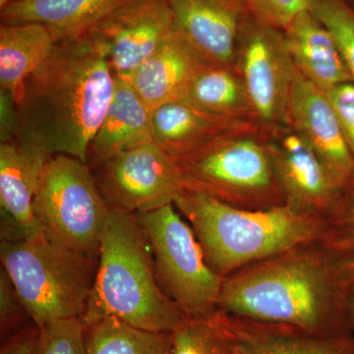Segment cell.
I'll return each instance as SVG.
<instances>
[{
  "label": "cell",
  "mask_w": 354,
  "mask_h": 354,
  "mask_svg": "<svg viewBox=\"0 0 354 354\" xmlns=\"http://www.w3.org/2000/svg\"><path fill=\"white\" fill-rule=\"evenodd\" d=\"M109 208L140 215L174 204L185 190L176 158L149 142L90 167Z\"/></svg>",
  "instance_id": "obj_9"
},
{
  "label": "cell",
  "mask_w": 354,
  "mask_h": 354,
  "mask_svg": "<svg viewBox=\"0 0 354 354\" xmlns=\"http://www.w3.org/2000/svg\"><path fill=\"white\" fill-rule=\"evenodd\" d=\"M30 318L27 310L21 301L17 291L7 272L0 270V325L1 335H12L23 327Z\"/></svg>",
  "instance_id": "obj_30"
},
{
  "label": "cell",
  "mask_w": 354,
  "mask_h": 354,
  "mask_svg": "<svg viewBox=\"0 0 354 354\" xmlns=\"http://www.w3.org/2000/svg\"><path fill=\"white\" fill-rule=\"evenodd\" d=\"M38 334L39 328L34 323L26 325L6 339L0 354H32Z\"/></svg>",
  "instance_id": "obj_33"
},
{
  "label": "cell",
  "mask_w": 354,
  "mask_h": 354,
  "mask_svg": "<svg viewBox=\"0 0 354 354\" xmlns=\"http://www.w3.org/2000/svg\"><path fill=\"white\" fill-rule=\"evenodd\" d=\"M32 208L41 232L51 241L99 261L109 206L86 162L66 155L50 158Z\"/></svg>",
  "instance_id": "obj_7"
},
{
  "label": "cell",
  "mask_w": 354,
  "mask_h": 354,
  "mask_svg": "<svg viewBox=\"0 0 354 354\" xmlns=\"http://www.w3.org/2000/svg\"><path fill=\"white\" fill-rule=\"evenodd\" d=\"M249 14L262 24L285 31L300 13L309 9V0H248Z\"/></svg>",
  "instance_id": "obj_29"
},
{
  "label": "cell",
  "mask_w": 354,
  "mask_h": 354,
  "mask_svg": "<svg viewBox=\"0 0 354 354\" xmlns=\"http://www.w3.org/2000/svg\"><path fill=\"white\" fill-rule=\"evenodd\" d=\"M127 0H12L0 7L3 24L38 23L55 43L87 36L104 17Z\"/></svg>",
  "instance_id": "obj_20"
},
{
  "label": "cell",
  "mask_w": 354,
  "mask_h": 354,
  "mask_svg": "<svg viewBox=\"0 0 354 354\" xmlns=\"http://www.w3.org/2000/svg\"><path fill=\"white\" fill-rule=\"evenodd\" d=\"M10 1H12V0H0V7L6 6V4Z\"/></svg>",
  "instance_id": "obj_35"
},
{
  "label": "cell",
  "mask_w": 354,
  "mask_h": 354,
  "mask_svg": "<svg viewBox=\"0 0 354 354\" xmlns=\"http://www.w3.org/2000/svg\"><path fill=\"white\" fill-rule=\"evenodd\" d=\"M115 88V76L88 36L57 43L26 82L18 104L21 145L86 162Z\"/></svg>",
  "instance_id": "obj_2"
},
{
  "label": "cell",
  "mask_w": 354,
  "mask_h": 354,
  "mask_svg": "<svg viewBox=\"0 0 354 354\" xmlns=\"http://www.w3.org/2000/svg\"><path fill=\"white\" fill-rule=\"evenodd\" d=\"M245 1H248V0H245Z\"/></svg>",
  "instance_id": "obj_36"
},
{
  "label": "cell",
  "mask_w": 354,
  "mask_h": 354,
  "mask_svg": "<svg viewBox=\"0 0 354 354\" xmlns=\"http://www.w3.org/2000/svg\"><path fill=\"white\" fill-rule=\"evenodd\" d=\"M326 94L335 109L342 134L354 158V82L335 86Z\"/></svg>",
  "instance_id": "obj_31"
},
{
  "label": "cell",
  "mask_w": 354,
  "mask_h": 354,
  "mask_svg": "<svg viewBox=\"0 0 354 354\" xmlns=\"http://www.w3.org/2000/svg\"><path fill=\"white\" fill-rule=\"evenodd\" d=\"M174 206L192 227L209 267L223 278L291 247L322 239L327 227L323 218L286 205L241 209L188 189Z\"/></svg>",
  "instance_id": "obj_4"
},
{
  "label": "cell",
  "mask_w": 354,
  "mask_h": 354,
  "mask_svg": "<svg viewBox=\"0 0 354 354\" xmlns=\"http://www.w3.org/2000/svg\"><path fill=\"white\" fill-rule=\"evenodd\" d=\"M309 10L334 37L354 81V8L346 0H309Z\"/></svg>",
  "instance_id": "obj_26"
},
{
  "label": "cell",
  "mask_w": 354,
  "mask_h": 354,
  "mask_svg": "<svg viewBox=\"0 0 354 354\" xmlns=\"http://www.w3.org/2000/svg\"><path fill=\"white\" fill-rule=\"evenodd\" d=\"M174 27L167 0H127L87 36L101 50L114 76L129 81Z\"/></svg>",
  "instance_id": "obj_11"
},
{
  "label": "cell",
  "mask_w": 354,
  "mask_h": 354,
  "mask_svg": "<svg viewBox=\"0 0 354 354\" xmlns=\"http://www.w3.org/2000/svg\"><path fill=\"white\" fill-rule=\"evenodd\" d=\"M326 223L323 239L354 265V174L342 188Z\"/></svg>",
  "instance_id": "obj_27"
},
{
  "label": "cell",
  "mask_w": 354,
  "mask_h": 354,
  "mask_svg": "<svg viewBox=\"0 0 354 354\" xmlns=\"http://www.w3.org/2000/svg\"><path fill=\"white\" fill-rule=\"evenodd\" d=\"M153 141L152 111L130 81L115 76L113 99L88 145L86 164L94 167L116 153Z\"/></svg>",
  "instance_id": "obj_21"
},
{
  "label": "cell",
  "mask_w": 354,
  "mask_h": 354,
  "mask_svg": "<svg viewBox=\"0 0 354 354\" xmlns=\"http://www.w3.org/2000/svg\"><path fill=\"white\" fill-rule=\"evenodd\" d=\"M19 132L18 104L6 91L0 88V140L12 141Z\"/></svg>",
  "instance_id": "obj_32"
},
{
  "label": "cell",
  "mask_w": 354,
  "mask_h": 354,
  "mask_svg": "<svg viewBox=\"0 0 354 354\" xmlns=\"http://www.w3.org/2000/svg\"><path fill=\"white\" fill-rule=\"evenodd\" d=\"M234 68L245 85L260 125L288 124L297 69L283 31L262 24L247 13L237 39Z\"/></svg>",
  "instance_id": "obj_10"
},
{
  "label": "cell",
  "mask_w": 354,
  "mask_h": 354,
  "mask_svg": "<svg viewBox=\"0 0 354 354\" xmlns=\"http://www.w3.org/2000/svg\"><path fill=\"white\" fill-rule=\"evenodd\" d=\"M136 216L165 295L185 318L208 319L218 313L225 278L209 267L192 227L174 204Z\"/></svg>",
  "instance_id": "obj_8"
},
{
  "label": "cell",
  "mask_w": 354,
  "mask_h": 354,
  "mask_svg": "<svg viewBox=\"0 0 354 354\" xmlns=\"http://www.w3.org/2000/svg\"><path fill=\"white\" fill-rule=\"evenodd\" d=\"M183 312L165 295L156 277L152 250L135 214L109 208L86 327L116 319L137 329L171 334Z\"/></svg>",
  "instance_id": "obj_3"
},
{
  "label": "cell",
  "mask_w": 354,
  "mask_h": 354,
  "mask_svg": "<svg viewBox=\"0 0 354 354\" xmlns=\"http://www.w3.org/2000/svg\"><path fill=\"white\" fill-rule=\"evenodd\" d=\"M288 125L308 143L330 176L344 187L354 174L353 153L327 94L298 70L288 102Z\"/></svg>",
  "instance_id": "obj_13"
},
{
  "label": "cell",
  "mask_w": 354,
  "mask_h": 354,
  "mask_svg": "<svg viewBox=\"0 0 354 354\" xmlns=\"http://www.w3.org/2000/svg\"><path fill=\"white\" fill-rule=\"evenodd\" d=\"M213 64L176 26L129 81L153 111L165 104L183 101L197 77Z\"/></svg>",
  "instance_id": "obj_15"
},
{
  "label": "cell",
  "mask_w": 354,
  "mask_h": 354,
  "mask_svg": "<svg viewBox=\"0 0 354 354\" xmlns=\"http://www.w3.org/2000/svg\"><path fill=\"white\" fill-rule=\"evenodd\" d=\"M87 354H171V334L137 329L116 319L87 328Z\"/></svg>",
  "instance_id": "obj_24"
},
{
  "label": "cell",
  "mask_w": 354,
  "mask_h": 354,
  "mask_svg": "<svg viewBox=\"0 0 354 354\" xmlns=\"http://www.w3.org/2000/svg\"><path fill=\"white\" fill-rule=\"evenodd\" d=\"M174 23L211 62L234 68L245 0H167Z\"/></svg>",
  "instance_id": "obj_16"
},
{
  "label": "cell",
  "mask_w": 354,
  "mask_h": 354,
  "mask_svg": "<svg viewBox=\"0 0 354 354\" xmlns=\"http://www.w3.org/2000/svg\"><path fill=\"white\" fill-rule=\"evenodd\" d=\"M0 258L37 327L82 318L99 261L51 241L43 232L22 241H2Z\"/></svg>",
  "instance_id": "obj_5"
},
{
  "label": "cell",
  "mask_w": 354,
  "mask_h": 354,
  "mask_svg": "<svg viewBox=\"0 0 354 354\" xmlns=\"http://www.w3.org/2000/svg\"><path fill=\"white\" fill-rule=\"evenodd\" d=\"M183 102L207 113L259 123L241 75L230 67L209 65L197 77Z\"/></svg>",
  "instance_id": "obj_23"
},
{
  "label": "cell",
  "mask_w": 354,
  "mask_h": 354,
  "mask_svg": "<svg viewBox=\"0 0 354 354\" xmlns=\"http://www.w3.org/2000/svg\"><path fill=\"white\" fill-rule=\"evenodd\" d=\"M50 158L16 140L0 142L1 241H22L41 234L32 204L41 171Z\"/></svg>",
  "instance_id": "obj_14"
},
{
  "label": "cell",
  "mask_w": 354,
  "mask_h": 354,
  "mask_svg": "<svg viewBox=\"0 0 354 354\" xmlns=\"http://www.w3.org/2000/svg\"><path fill=\"white\" fill-rule=\"evenodd\" d=\"M55 43L46 26L38 23L0 25V88L19 104L25 85L50 57Z\"/></svg>",
  "instance_id": "obj_22"
},
{
  "label": "cell",
  "mask_w": 354,
  "mask_h": 354,
  "mask_svg": "<svg viewBox=\"0 0 354 354\" xmlns=\"http://www.w3.org/2000/svg\"><path fill=\"white\" fill-rule=\"evenodd\" d=\"M283 34L299 73L324 92L341 84L354 82L332 32L309 9L300 13Z\"/></svg>",
  "instance_id": "obj_19"
},
{
  "label": "cell",
  "mask_w": 354,
  "mask_h": 354,
  "mask_svg": "<svg viewBox=\"0 0 354 354\" xmlns=\"http://www.w3.org/2000/svg\"><path fill=\"white\" fill-rule=\"evenodd\" d=\"M257 133L227 135L177 160L185 189L241 209L286 205L264 139Z\"/></svg>",
  "instance_id": "obj_6"
},
{
  "label": "cell",
  "mask_w": 354,
  "mask_h": 354,
  "mask_svg": "<svg viewBox=\"0 0 354 354\" xmlns=\"http://www.w3.org/2000/svg\"><path fill=\"white\" fill-rule=\"evenodd\" d=\"M216 317L234 354H354L351 334L312 335L285 326L236 318L221 311Z\"/></svg>",
  "instance_id": "obj_18"
},
{
  "label": "cell",
  "mask_w": 354,
  "mask_h": 354,
  "mask_svg": "<svg viewBox=\"0 0 354 354\" xmlns=\"http://www.w3.org/2000/svg\"><path fill=\"white\" fill-rule=\"evenodd\" d=\"M353 279L354 265L322 237L225 278L218 311L312 335L351 334L348 301Z\"/></svg>",
  "instance_id": "obj_1"
},
{
  "label": "cell",
  "mask_w": 354,
  "mask_h": 354,
  "mask_svg": "<svg viewBox=\"0 0 354 354\" xmlns=\"http://www.w3.org/2000/svg\"><path fill=\"white\" fill-rule=\"evenodd\" d=\"M281 127L264 143L286 205L326 221L342 187L308 143L290 125Z\"/></svg>",
  "instance_id": "obj_12"
},
{
  "label": "cell",
  "mask_w": 354,
  "mask_h": 354,
  "mask_svg": "<svg viewBox=\"0 0 354 354\" xmlns=\"http://www.w3.org/2000/svg\"><path fill=\"white\" fill-rule=\"evenodd\" d=\"M216 314L208 319L184 318L171 333V354H234Z\"/></svg>",
  "instance_id": "obj_25"
},
{
  "label": "cell",
  "mask_w": 354,
  "mask_h": 354,
  "mask_svg": "<svg viewBox=\"0 0 354 354\" xmlns=\"http://www.w3.org/2000/svg\"><path fill=\"white\" fill-rule=\"evenodd\" d=\"M349 324H351V334L354 339V279L351 285V293H349L348 301Z\"/></svg>",
  "instance_id": "obj_34"
},
{
  "label": "cell",
  "mask_w": 354,
  "mask_h": 354,
  "mask_svg": "<svg viewBox=\"0 0 354 354\" xmlns=\"http://www.w3.org/2000/svg\"><path fill=\"white\" fill-rule=\"evenodd\" d=\"M87 327L81 318L62 319L39 328L32 354H87Z\"/></svg>",
  "instance_id": "obj_28"
},
{
  "label": "cell",
  "mask_w": 354,
  "mask_h": 354,
  "mask_svg": "<svg viewBox=\"0 0 354 354\" xmlns=\"http://www.w3.org/2000/svg\"><path fill=\"white\" fill-rule=\"evenodd\" d=\"M259 125L252 120L207 113L183 101L152 111L153 142L176 160L227 135L258 132Z\"/></svg>",
  "instance_id": "obj_17"
}]
</instances>
